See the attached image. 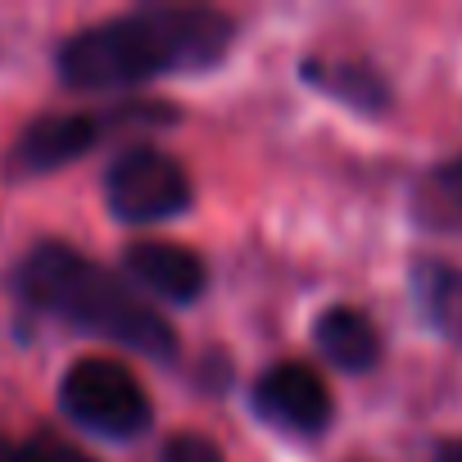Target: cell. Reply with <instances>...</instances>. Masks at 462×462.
<instances>
[{
  "label": "cell",
  "mask_w": 462,
  "mask_h": 462,
  "mask_svg": "<svg viewBox=\"0 0 462 462\" xmlns=\"http://www.w3.org/2000/svg\"><path fill=\"white\" fill-rule=\"evenodd\" d=\"M236 23L213 5H145L73 32L55 69L78 91H114L168 73H199L231 51Z\"/></svg>",
  "instance_id": "6da1fadb"
},
{
  "label": "cell",
  "mask_w": 462,
  "mask_h": 462,
  "mask_svg": "<svg viewBox=\"0 0 462 462\" xmlns=\"http://www.w3.org/2000/svg\"><path fill=\"white\" fill-rule=\"evenodd\" d=\"M14 291L23 304L69 322L73 331L114 340L154 363L177 358V331L132 286H123L114 273H105L100 263H91L82 250L64 241L32 245L14 268Z\"/></svg>",
  "instance_id": "7a4b0ae2"
},
{
  "label": "cell",
  "mask_w": 462,
  "mask_h": 462,
  "mask_svg": "<svg viewBox=\"0 0 462 462\" xmlns=\"http://www.w3.org/2000/svg\"><path fill=\"white\" fill-rule=\"evenodd\" d=\"M60 403L78 426L109 439H132L154 417L145 385L114 358H78L60 381Z\"/></svg>",
  "instance_id": "3957f363"
},
{
  "label": "cell",
  "mask_w": 462,
  "mask_h": 462,
  "mask_svg": "<svg viewBox=\"0 0 462 462\" xmlns=\"http://www.w3.org/2000/svg\"><path fill=\"white\" fill-rule=\"evenodd\" d=\"M114 123H172V109L168 105H123L118 114L109 118H96V114H42L32 118L19 141L10 145V159H5V172L14 181H28V177H42V172H55L73 159H82Z\"/></svg>",
  "instance_id": "277c9868"
},
{
  "label": "cell",
  "mask_w": 462,
  "mask_h": 462,
  "mask_svg": "<svg viewBox=\"0 0 462 462\" xmlns=\"http://www.w3.org/2000/svg\"><path fill=\"white\" fill-rule=\"evenodd\" d=\"M105 204L118 222H163L190 208V177L172 154L132 145L105 172Z\"/></svg>",
  "instance_id": "5b68a950"
},
{
  "label": "cell",
  "mask_w": 462,
  "mask_h": 462,
  "mask_svg": "<svg viewBox=\"0 0 462 462\" xmlns=\"http://www.w3.org/2000/svg\"><path fill=\"white\" fill-rule=\"evenodd\" d=\"M250 403H254V412L268 426L291 430V435H322L331 426V417H336L331 390H327V381L309 363H277V367H268L254 381Z\"/></svg>",
  "instance_id": "8992f818"
},
{
  "label": "cell",
  "mask_w": 462,
  "mask_h": 462,
  "mask_svg": "<svg viewBox=\"0 0 462 462\" xmlns=\"http://www.w3.org/2000/svg\"><path fill=\"white\" fill-rule=\"evenodd\" d=\"M123 263H127V273H132L145 291H154V295H163V300H172V304H195V300L204 295V286H208L204 259H199L195 250H186V245L141 241V245L127 250Z\"/></svg>",
  "instance_id": "52a82bcc"
},
{
  "label": "cell",
  "mask_w": 462,
  "mask_h": 462,
  "mask_svg": "<svg viewBox=\"0 0 462 462\" xmlns=\"http://www.w3.org/2000/svg\"><path fill=\"white\" fill-rule=\"evenodd\" d=\"M313 340L327 354V363H336L340 372H367L381 358V331H376V322L363 309H349V304L327 309L318 318V327H313Z\"/></svg>",
  "instance_id": "ba28073f"
},
{
  "label": "cell",
  "mask_w": 462,
  "mask_h": 462,
  "mask_svg": "<svg viewBox=\"0 0 462 462\" xmlns=\"http://www.w3.org/2000/svg\"><path fill=\"white\" fill-rule=\"evenodd\" d=\"M304 82L318 87L322 96L358 109V114H381L390 105L385 78L367 64H354V60H304Z\"/></svg>",
  "instance_id": "9c48e42d"
},
{
  "label": "cell",
  "mask_w": 462,
  "mask_h": 462,
  "mask_svg": "<svg viewBox=\"0 0 462 462\" xmlns=\"http://www.w3.org/2000/svg\"><path fill=\"white\" fill-rule=\"evenodd\" d=\"M412 300L439 336L462 345V268L439 263V259H417L412 263Z\"/></svg>",
  "instance_id": "30bf717a"
},
{
  "label": "cell",
  "mask_w": 462,
  "mask_h": 462,
  "mask_svg": "<svg viewBox=\"0 0 462 462\" xmlns=\"http://www.w3.org/2000/svg\"><path fill=\"white\" fill-rule=\"evenodd\" d=\"M412 213L421 226L462 231V154L421 177V186L412 195Z\"/></svg>",
  "instance_id": "8fae6325"
},
{
  "label": "cell",
  "mask_w": 462,
  "mask_h": 462,
  "mask_svg": "<svg viewBox=\"0 0 462 462\" xmlns=\"http://www.w3.org/2000/svg\"><path fill=\"white\" fill-rule=\"evenodd\" d=\"M0 462H96L78 444L60 435H19V439H0Z\"/></svg>",
  "instance_id": "7c38bea8"
},
{
  "label": "cell",
  "mask_w": 462,
  "mask_h": 462,
  "mask_svg": "<svg viewBox=\"0 0 462 462\" xmlns=\"http://www.w3.org/2000/svg\"><path fill=\"white\" fill-rule=\"evenodd\" d=\"M163 462H226V457H222V448H217L208 435L181 430V435H172V439L163 444Z\"/></svg>",
  "instance_id": "4fadbf2b"
},
{
  "label": "cell",
  "mask_w": 462,
  "mask_h": 462,
  "mask_svg": "<svg viewBox=\"0 0 462 462\" xmlns=\"http://www.w3.org/2000/svg\"><path fill=\"white\" fill-rule=\"evenodd\" d=\"M435 462H462V439H444L435 448Z\"/></svg>",
  "instance_id": "5bb4252c"
}]
</instances>
